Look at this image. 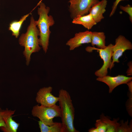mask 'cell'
<instances>
[{"label":"cell","mask_w":132,"mask_h":132,"mask_svg":"<svg viewBox=\"0 0 132 132\" xmlns=\"http://www.w3.org/2000/svg\"><path fill=\"white\" fill-rule=\"evenodd\" d=\"M39 35V32L35 20L32 16L26 32L21 34L18 40L20 45L24 47L23 54L25 58L27 66L29 64L32 54L39 52L41 49L38 38Z\"/></svg>","instance_id":"obj_1"},{"label":"cell","mask_w":132,"mask_h":132,"mask_svg":"<svg viewBox=\"0 0 132 132\" xmlns=\"http://www.w3.org/2000/svg\"><path fill=\"white\" fill-rule=\"evenodd\" d=\"M38 5L39 7L37 13L39 17L38 20L35 21L39 32V45L42 46L44 53H46L48 49L51 33L50 27L54 24L55 22L53 16L48 15L50 8L46 7L41 1L38 3Z\"/></svg>","instance_id":"obj_2"},{"label":"cell","mask_w":132,"mask_h":132,"mask_svg":"<svg viewBox=\"0 0 132 132\" xmlns=\"http://www.w3.org/2000/svg\"><path fill=\"white\" fill-rule=\"evenodd\" d=\"M58 97L62 123L66 132H79L74 126L75 109L69 94L66 90L62 89L59 90Z\"/></svg>","instance_id":"obj_3"},{"label":"cell","mask_w":132,"mask_h":132,"mask_svg":"<svg viewBox=\"0 0 132 132\" xmlns=\"http://www.w3.org/2000/svg\"><path fill=\"white\" fill-rule=\"evenodd\" d=\"M33 116L38 118L45 125L50 126L55 123L53 119L55 117H61V112L59 106L56 105L48 107L38 104L33 106L32 110Z\"/></svg>","instance_id":"obj_4"},{"label":"cell","mask_w":132,"mask_h":132,"mask_svg":"<svg viewBox=\"0 0 132 132\" xmlns=\"http://www.w3.org/2000/svg\"><path fill=\"white\" fill-rule=\"evenodd\" d=\"M113 44H110L104 49H100L94 47L88 46L86 48L87 52H91L93 50H97L99 53L100 57L102 59L103 63L102 67L97 70L95 75L98 77H102L107 75L108 70L110 69L114 66L112 63V47Z\"/></svg>","instance_id":"obj_5"},{"label":"cell","mask_w":132,"mask_h":132,"mask_svg":"<svg viewBox=\"0 0 132 132\" xmlns=\"http://www.w3.org/2000/svg\"><path fill=\"white\" fill-rule=\"evenodd\" d=\"M99 0H69V10L73 19L78 16L86 15L90 8Z\"/></svg>","instance_id":"obj_6"},{"label":"cell","mask_w":132,"mask_h":132,"mask_svg":"<svg viewBox=\"0 0 132 132\" xmlns=\"http://www.w3.org/2000/svg\"><path fill=\"white\" fill-rule=\"evenodd\" d=\"M132 49V44L124 36L120 35L115 39V44L112 47V63L120 62L119 59L126 50Z\"/></svg>","instance_id":"obj_7"},{"label":"cell","mask_w":132,"mask_h":132,"mask_svg":"<svg viewBox=\"0 0 132 132\" xmlns=\"http://www.w3.org/2000/svg\"><path fill=\"white\" fill-rule=\"evenodd\" d=\"M53 89L49 86L40 88L37 93L35 100L37 102L41 105L51 107L56 105L58 101L59 98L55 96L51 93Z\"/></svg>","instance_id":"obj_8"},{"label":"cell","mask_w":132,"mask_h":132,"mask_svg":"<svg viewBox=\"0 0 132 132\" xmlns=\"http://www.w3.org/2000/svg\"><path fill=\"white\" fill-rule=\"evenodd\" d=\"M132 77L118 75L115 77L106 75L102 77H98L96 80L107 84L109 87V92L110 93L117 86L121 84H126L132 81Z\"/></svg>","instance_id":"obj_9"},{"label":"cell","mask_w":132,"mask_h":132,"mask_svg":"<svg viewBox=\"0 0 132 132\" xmlns=\"http://www.w3.org/2000/svg\"><path fill=\"white\" fill-rule=\"evenodd\" d=\"M92 33L88 31L76 33L73 38L67 41L66 45L69 47V50L72 51L82 44L91 43Z\"/></svg>","instance_id":"obj_10"},{"label":"cell","mask_w":132,"mask_h":132,"mask_svg":"<svg viewBox=\"0 0 132 132\" xmlns=\"http://www.w3.org/2000/svg\"><path fill=\"white\" fill-rule=\"evenodd\" d=\"M107 4V0H102L94 4L90 9L89 13L97 23L104 19L103 14L106 11Z\"/></svg>","instance_id":"obj_11"},{"label":"cell","mask_w":132,"mask_h":132,"mask_svg":"<svg viewBox=\"0 0 132 132\" xmlns=\"http://www.w3.org/2000/svg\"><path fill=\"white\" fill-rule=\"evenodd\" d=\"M72 23L81 25L89 30L97 23L95 21L91 15L89 13L83 16H78L73 19Z\"/></svg>","instance_id":"obj_12"},{"label":"cell","mask_w":132,"mask_h":132,"mask_svg":"<svg viewBox=\"0 0 132 132\" xmlns=\"http://www.w3.org/2000/svg\"><path fill=\"white\" fill-rule=\"evenodd\" d=\"M106 36L103 32H92L91 44L93 47L96 45L98 48L104 49L106 45Z\"/></svg>","instance_id":"obj_13"},{"label":"cell","mask_w":132,"mask_h":132,"mask_svg":"<svg viewBox=\"0 0 132 132\" xmlns=\"http://www.w3.org/2000/svg\"><path fill=\"white\" fill-rule=\"evenodd\" d=\"M38 122L41 132H66L62 123L55 122L53 125L49 126L40 120Z\"/></svg>","instance_id":"obj_14"},{"label":"cell","mask_w":132,"mask_h":132,"mask_svg":"<svg viewBox=\"0 0 132 132\" xmlns=\"http://www.w3.org/2000/svg\"><path fill=\"white\" fill-rule=\"evenodd\" d=\"M30 14L29 13L24 15L19 21H14L10 23L9 30L11 32L12 35L16 38L18 37L22 25Z\"/></svg>","instance_id":"obj_15"},{"label":"cell","mask_w":132,"mask_h":132,"mask_svg":"<svg viewBox=\"0 0 132 132\" xmlns=\"http://www.w3.org/2000/svg\"><path fill=\"white\" fill-rule=\"evenodd\" d=\"M100 119L103 121L106 124L107 126L106 132H117L120 123L118 122L119 120L118 118L111 120L109 118L105 116L103 114L100 116Z\"/></svg>","instance_id":"obj_16"},{"label":"cell","mask_w":132,"mask_h":132,"mask_svg":"<svg viewBox=\"0 0 132 132\" xmlns=\"http://www.w3.org/2000/svg\"><path fill=\"white\" fill-rule=\"evenodd\" d=\"M5 127H1L0 129L4 132H16L20 123L12 119V116L8 117L5 120Z\"/></svg>","instance_id":"obj_17"},{"label":"cell","mask_w":132,"mask_h":132,"mask_svg":"<svg viewBox=\"0 0 132 132\" xmlns=\"http://www.w3.org/2000/svg\"><path fill=\"white\" fill-rule=\"evenodd\" d=\"M15 110H12L6 108L2 110L0 108V127H5L6 119L9 116L13 115Z\"/></svg>","instance_id":"obj_18"},{"label":"cell","mask_w":132,"mask_h":132,"mask_svg":"<svg viewBox=\"0 0 132 132\" xmlns=\"http://www.w3.org/2000/svg\"><path fill=\"white\" fill-rule=\"evenodd\" d=\"M132 122L130 125H128V121L124 123L123 121H121L117 132H132Z\"/></svg>","instance_id":"obj_19"},{"label":"cell","mask_w":132,"mask_h":132,"mask_svg":"<svg viewBox=\"0 0 132 132\" xmlns=\"http://www.w3.org/2000/svg\"><path fill=\"white\" fill-rule=\"evenodd\" d=\"M95 126L98 132H106L107 126L106 123L101 119L97 120Z\"/></svg>","instance_id":"obj_20"},{"label":"cell","mask_w":132,"mask_h":132,"mask_svg":"<svg viewBox=\"0 0 132 132\" xmlns=\"http://www.w3.org/2000/svg\"><path fill=\"white\" fill-rule=\"evenodd\" d=\"M120 8L122 10L126 12L129 16V19L132 22V7L129 4H127L125 6L121 5L120 6Z\"/></svg>","instance_id":"obj_21"},{"label":"cell","mask_w":132,"mask_h":132,"mask_svg":"<svg viewBox=\"0 0 132 132\" xmlns=\"http://www.w3.org/2000/svg\"><path fill=\"white\" fill-rule=\"evenodd\" d=\"M128 0H115V1L113 3V4L112 8L110 14L109 16L110 17L114 14L117 9L118 4L120 1H122Z\"/></svg>","instance_id":"obj_22"},{"label":"cell","mask_w":132,"mask_h":132,"mask_svg":"<svg viewBox=\"0 0 132 132\" xmlns=\"http://www.w3.org/2000/svg\"><path fill=\"white\" fill-rule=\"evenodd\" d=\"M129 68L127 70L126 73L128 76L132 75V62H129L128 63Z\"/></svg>","instance_id":"obj_23"},{"label":"cell","mask_w":132,"mask_h":132,"mask_svg":"<svg viewBox=\"0 0 132 132\" xmlns=\"http://www.w3.org/2000/svg\"><path fill=\"white\" fill-rule=\"evenodd\" d=\"M128 86L129 91L132 92V80L128 82L126 84Z\"/></svg>","instance_id":"obj_24"},{"label":"cell","mask_w":132,"mask_h":132,"mask_svg":"<svg viewBox=\"0 0 132 132\" xmlns=\"http://www.w3.org/2000/svg\"><path fill=\"white\" fill-rule=\"evenodd\" d=\"M89 132H98L97 129L96 128H92L88 130Z\"/></svg>","instance_id":"obj_25"}]
</instances>
